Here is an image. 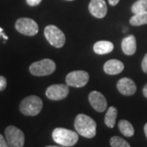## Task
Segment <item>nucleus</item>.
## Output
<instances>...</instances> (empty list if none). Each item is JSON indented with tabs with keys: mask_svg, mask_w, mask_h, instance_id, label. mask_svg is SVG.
Here are the masks:
<instances>
[{
	"mask_svg": "<svg viewBox=\"0 0 147 147\" xmlns=\"http://www.w3.org/2000/svg\"><path fill=\"white\" fill-rule=\"evenodd\" d=\"M74 127L78 134L86 138H92L96 134V123L84 114H79L76 116Z\"/></svg>",
	"mask_w": 147,
	"mask_h": 147,
	"instance_id": "obj_1",
	"label": "nucleus"
},
{
	"mask_svg": "<svg viewBox=\"0 0 147 147\" xmlns=\"http://www.w3.org/2000/svg\"><path fill=\"white\" fill-rule=\"evenodd\" d=\"M53 141L62 146H74L79 140L78 132L63 127H57L53 131Z\"/></svg>",
	"mask_w": 147,
	"mask_h": 147,
	"instance_id": "obj_2",
	"label": "nucleus"
},
{
	"mask_svg": "<svg viewBox=\"0 0 147 147\" xmlns=\"http://www.w3.org/2000/svg\"><path fill=\"white\" fill-rule=\"evenodd\" d=\"M42 109V100L37 96H30L24 98L20 104L21 112L26 116L38 115Z\"/></svg>",
	"mask_w": 147,
	"mask_h": 147,
	"instance_id": "obj_3",
	"label": "nucleus"
},
{
	"mask_svg": "<svg viewBox=\"0 0 147 147\" xmlns=\"http://www.w3.org/2000/svg\"><path fill=\"white\" fill-rule=\"evenodd\" d=\"M56 70V64L51 59H42L30 66V72L34 76H47Z\"/></svg>",
	"mask_w": 147,
	"mask_h": 147,
	"instance_id": "obj_4",
	"label": "nucleus"
},
{
	"mask_svg": "<svg viewBox=\"0 0 147 147\" xmlns=\"http://www.w3.org/2000/svg\"><path fill=\"white\" fill-rule=\"evenodd\" d=\"M44 35L48 42L57 48L62 47L65 42V36L64 33L56 26H47L44 30Z\"/></svg>",
	"mask_w": 147,
	"mask_h": 147,
	"instance_id": "obj_5",
	"label": "nucleus"
},
{
	"mask_svg": "<svg viewBox=\"0 0 147 147\" xmlns=\"http://www.w3.org/2000/svg\"><path fill=\"white\" fill-rule=\"evenodd\" d=\"M6 140L10 147H23L25 144L24 132L15 126H8L5 129Z\"/></svg>",
	"mask_w": 147,
	"mask_h": 147,
	"instance_id": "obj_6",
	"label": "nucleus"
},
{
	"mask_svg": "<svg viewBox=\"0 0 147 147\" xmlns=\"http://www.w3.org/2000/svg\"><path fill=\"white\" fill-rule=\"evenodd\" d=\"M16 30L21 34L27 36H34L38 32V26L35 21L30 18L23 17L16 21Z\"/></svg>",
	"mask_w": 147,
	"mask_h": 147,
	"instance_id": "obj_7",
	"label": "nucleus"
},
{
	"mask_svg": "<svg viewBox=\"0 0 147 147\" xmlns=\"http://www.w3.org/2000/svg\"><path fill=\"white\" fill-rule=\"evenodd\" d=\"M89 74L84 70H76L69 73L65 78L68 86L74 88H83L88 84Z\"/></svg>",
	"mask_w": 147,
	"mask_h": 147,
	"instance_id": "obj_8",
	"label": "nucleus"
},
{
	"mask_svg": "<svg viewBox=\"0 0 147 147\" xmlns=\"http://www.w3.org/2000/svg\"><path fill=\"white\" fill-rule=\"evenodd\" d=\"M69 94V87L65 84H53L47 88L46 96L48 99L60 100L65 99Z\"/></svg>",
	"mask_w": 147,
	"mask_h": 147,
	"instance_id": "obj_9",
	"label": "nucleus"
},
{
	"mask_svg": "<svg viewBox=\"0 0 147 147\" xmlns=\"http://www.w3.org/2000/svg\"><path fill=\"white\" fill-rule=\"evenodd\" d=\"M88 100L91 105L97 112H104L107 108V101L104 95L99 92L93 91L90 92Z\"/></svg>",
	"mask_w": 147,
	"mask_h": 147,
	"instance_id": "obj_10",
	"label": "nucleus"
},
{
	"mask_svg": "<svg viewBox=\"0 0 147 147\" xmlns=\"http://www.w3.org/2000/svg\"><path fill=\"white\" fill-rule=\"evenodd\" d=\"M88 10L90 13L96 18H103L107 13V6L105 0H91Z\"/></svg>",
	"mask_w": 147,
	"mask_h": 147,
	"instance_id": "obj_11",
	"label": "nucleus"
},
{
	"mask_svg": "<svg viewBox=\"0 0 147 147\" xmlns=\"http://www.w3.org/2000/svg\"><path fill=\"white\" fill-rule=\"evenodd\" d=\"M117 88L121 94L131 96L137 92V86L133 80L129 78H122L117 83Z\"/></svg>",
	"mask_w": 147,
	"mask_h": 147,
	"instance_id": "obj_12",
	"label": "nucleus"
},
{
	"mask_svg": "<svg viewBox=\"0 0 147 147\" xmlns=\"http://www.w3.org/2000/svg\"><path fill=\"white\" fill-rule=\"evenodd\" d=\"M123 69H124L123 63L115 59L109 60L104 65V71L105 74L110 75H115L121 73L123 70Z\"/></svg>",
	"mask_w": 147,
	"mask_h": 147,
	"instance_id": "obj_13",
	"label": "nucleus"
},
{
	"mask_svg": "<svg viewBox=\"0 0 147 147\" xmlns=\"http://www.w3.org/2000/svg\"><path fill=\"white\" fill-rule=\"evenodd\" d=\"M122 50L124 54L131 56L137 51V40L134 35H128L125 37L122 41Z\"/></svg>",
	"mask_w": 147,
	"mask_h": 147,
	"instance_id": "obj_14",
	"label": "nucleus"
},
{
	"mask_svg": "<svg viewBox=\"0 0 147 147\" xmlns=\"http://www.w3.org/2000/svg\"><path fill=\"white\" fill-rule=\"evenodd\" d=\"M114 50V44L110 41H98L93 46L95 53L99 55H104L111 53Z\"/></svg>",
	"mask_w": 147,
	"mask_h": 147,
	"instance_id": "obj_15",
	"label": "nucleus"
},
{
	"mask_svg": "<svg viewBox=\"0 0 147 147\" xmlns=\"http://www.w3.org/2000/svg\"><path fill=\"white\" fill-rule=\"evenodd\" d=\"M117 115H118V110L115 106H110L107 110L105 116V123L108 127L113 128L115 127Z\"/></svg>",
	"mask_w": 147,
	"mask_h": 147,
	"instance_id": "obj_16",
	"label": "nucleus"
},
{
	"mask_svg": "<svg viewBox=\"0 0 147 147\" xmlns=\"http://www.w3.org/2000/svg\"><path fill=\"white\" fill-rule=\"evenodd\" d=\"M119 128L121 133L127 137H131L134 135V128L130 122L122 119L119 122Z\"/></svg>",
	"mask_w": 147,
	"mask_h": 147,
	"instance_id": "obj_17",
	"label": "nucleus"
},
{
	"mask_svg": "<svg viewBox=\"0 0 147 147\" xmlns=\"http://www.w3.org/2000/svg\"><path fill=\"white\" fill-rule=\"evenodd\" d=\"M130 24L133 26H140L147 24V11L138 14H134L130 19Z\"/></svg>",
	"mask_w": 147,
	"mask_h": 147,
	"instance_id": "obj_18",
	"label": "nucleus"
},
{
	"mask_svg": "<svg viewBox=\"0 0 147 147\" xmlns=\"http://www.w3.org/2000/svg\"><path fill=\"white\" fill-rule=\"evenodd\" d=\"M147 11V0H137L131 6V11L134 14H138Z\"/></svg>",
	"mask_w": 147,
	"mask_h": 147,
	"instance_id": "obj_19",
	"label": "nucleus"
},
{
	"mask_svg": "<svg viewBox=\"0 0 147 147\" xmlns=\"http://www.w3.org/2000/svg\"><path fill=\"white\" fill-rule=\"evenodd\" d=\"M110 146L112 147H131L129 143L119 137H112L110 140Z\"/></svg>",
	"mask_w": 147,
	"mask_h": 147,
	"instance_id": "obj_20",
	"label": "nucleus"
},
{
	"mask_svg": "<svg viewBox=\"0 0 147 147\" xmlns=\"http://www.w3.org/2000/svg\"><path fill=\"white\" fill-rule=\"evenodd\" d=\"M7 87V79L3 76H0V91H3Z\"/></svg>",
	"mask_w": 147,
	"mask_h": 147,
	"instance_id": "obj_21",
	"label": "nucleus"
},
{
	"mask_svg": "<svg viewBox=\"0 0 147 147\" xmlns=\"http://www.w3.org/2000/svg\"><path fill=\"white\" fill-rule=\"evenodd\" d=\"M142 68L144 73L147 74V53L145 55L142 62Z\"/></svg>",
	"mask_w": 147,
	"mask_h": 147,
	"instance_id": "obj_22",
	"label": "nucleus"
},
{
	"mask_svg": "<svg viewBox=\"0 0 147 147\" xmlns=\"http://www.w3.org/2000/svg\"><path fill=\"white\" fill-rule=\"evenodd\" d=\"M42 2V0H26L27 4L31 7H35L40 4V3Z\"/></svg>",
	"mask_w": 147,
	"mask_h": 147,
	"instance_id": "obj_23",
	"label": "nucleus"
},
{
	"mask_svg": "<svg viewBox=\"0 0 147 147\" xmlns=\"http://www.w3.org/2000/svg\"><path fill=\"white\" fill-rule=\"evenodd\" d=\"M0 147H10L8 143L2 134H0Z\"/></svg>",
	"mask_w": 147,
	"mask_h": 147,
	"instance_id": "obj_24",
	"label": "nucleus"
},
{
	"mask_svg": "<svg viewBox=\"0 0 147 147\" xmlns=\"http://www.w3.org/2000/svg\"><path fill=\"white\" fill-rule=\"evenodd\" d=\"M119 0H109V3L111 6H115L119 3Z\"/></svg>",
	"mask_w": 147,
	"mask_h": 147,
	"instance_id": "obj_25",
	"label": "nucleus"
},
{
	"mask_svg": "<svg viewBox=\"0 0 147 147\" xmlns=\"http://www.w3.org/2000/svg\"><path fill=\"white\" fill-rule=\"evenodd\" d=\"M142 92H143V95L145 97L147 98V84L145 85V87L143 88V90H142Z\"/></svg>",
	"mask_w": 147,
	"mask_h": 147,
	"instance_id": "obj_26",
	"label": "nucleus"
},
{
	"mask_svg": "<svg viewBox=\"0 0 147 147\" xmlns=\"http://www.w3.org/2000/svg\"><path fill=\"white\" fill-rule=\"evenodd\" d=\"M144 131H145V134H146V136L147 137V123H146L145 127H144Z\"/></svg>",
	"mask_w": 147,
	"mask_h": 147,
	"instance_id": "obj_27",
	"label": "nucleus"
},
{
	"mask_svg": "<svg viewBox=\"0 0 147 147\" xmlns=\"http://www.w3.org/2000/svg\"><path fill=\"white\" fill-rule=\"evenodd\" d=\"M2 36L3 37V38H4V39H5V40H7V39H8V38H7V36H6L5 34H3H3H2Z\"/></svg>",
	"mask_w": 147,
	"mask_h": 147,
	"instance_id": "obj_28",
	"label": "nucleus"
},
{
	"mask_svg": "<svg viewBox=\"0 0 147 147\" xmlns=\"http://www.w3.org/2000/svg\"><path fill=\"white\" fill-rule=\"evenodd\" d=\"M46 147H66V146H47Z\"/></svg>",
	"mask_w": 147,
	"mask_h": 147,
	"instance_id": "obj_29",
	"label": "nucleus"
},
{
	"mask_svg": "<svg viewBox=\"0 0 147 147\" xmlns=\"http://www.w3.org/2000/svg\"><path fill=\"white\" fill-rule=\"evenodd\" d=\"M3 28H1V27H0V36L2 35V34H3Z\"/></svg>",
	"mask_w": 147,
	"mask_h": 147,
	"instance_id": "obj_30",
	"label": "nucleus"
},
{
	"mask_svg": "<svg viewBox=\"0 0 147 147\" xmlns=\"http://www.w3.org/2000/svg\"><path fill=\"white\" fill-rule=\"evenodd\" d=\"M66 1H73V0H66Z\"/></svg>",
	"mask_w": 147,
	"mask_h": 147,
	"instance_id": "obj_31",
	"label": "nucleus"
}]
</instances>
